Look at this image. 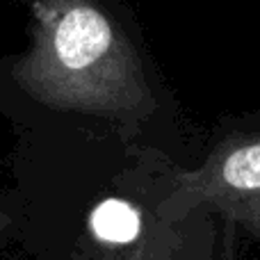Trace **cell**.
<instances>
[{
    "instance_id": "cell-1",
    "label": "cell",
    "mask_w": 260,
    "mask_h": 260,
    "mask_svg": "<svg viewBox=\"0 0 260 260\" xmlns=\"http://www.w3.org/2000/svg\"><path fill=\"white\" fill-rule=\"evenodd\" d=\"M14 80L48 108L108 121L128 144L165 108L137 23L114 0H37Z\"/></svg>"
},
{
    "instance_id": "cell-4",
    "label": "cell",
    "mask_w": 260,
    "mask_h": 260,
    "mask_svg": "<svg viewBox=\"0 0 260 260\" xmlns=\"http://www.w3.org/2000/svg\"><path fill=\"white\" fill-rule=\"evenodd\" d=\"M7 226H9V217L0 212V231H5V229H7Z\"/></svg>"
},
{
    "instance_id": "cell-2",
    "label": "cell",
    "mask_w": 260,
    "mask_h": 260,
    "mask_svg": "<svg viewBox=\"0 0 260 260\" xmlns=\"http://www.w3.org/2000/svg\"><path fill=\"white\" fill-rule=\"evenodd\" d=\"M130 162L114 176V189L87 212L82 260H233L238 233L219 215L194 206L178 217L160 210L167 155L130 144Z\"/></svg>"
},
{
    "instance_id": "cell-3",
    "label": "cell",
    "mask_w": 260,
    "mask_h": 260,
    "mask_svg": "<svg viewBox=\"0 0 260 260\" xmlns=\"http://www.w3.org/2000/svg\"><path fill=\"white\" fill-rule=\"evenodd\" d=\"M157 206L171 217L203 206L260 247V110L219 119L194 167L169 155Z\"/></svg>"
}]
</instances>
